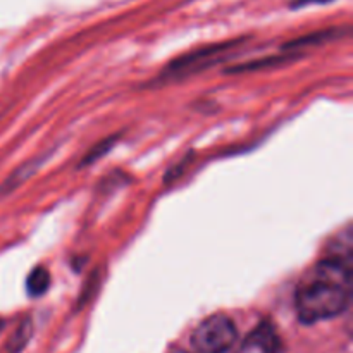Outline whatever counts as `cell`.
<instances>
[{
	"mask_svg": "<svg viewBox=\"0 0 353 353\" xmlns=\"http://www.w3.org/2000/svg\"><path fill=\"white\" fill-rule=\"evenodd\" d=\"M172 353H186V352H183V350H176V352H172Z\"/></svg>",
	"mask_w": 353,
	"mask_h": 353,
	"instance_id": "cell-6",
	"label": "cell"
},
{
	"mask_svg": "<svg viewBox=\"0 0 353 353\" xmlns=\"http://www.w3.org/2000/svg\"><path fill=\"white\" fill-rule=\"evenodd\" d=\"M238 338L233 321L223 314L207 317L192 334V345L199 353H226Z\"/></svg>",
	"mask_w": 353,
	"mask_h": 353,
	"instance_id": "cell-2",
	"label": "cell"
},
{
	"mask_svg": "<svg viewBox=\"0 0 353 353\" xmlns=\"http://www.w3.org/2000/svg\"><path fill=\"white\" fill-rule=\"evenodd\" d=\"M50 286V276L43 268H37L28 276L26 290L31 296H41Z\"/></svg>",
	"mask_w": 353,
	"mask_h": 353,
	"instance_id": "cell-4",
	"label": "cell"
},
{
	"mask_svg": "<svg viewBox=\"0 0 353 353\" xmlns=\"http://www.w3.org/2000/svg\"><path fill=\"white\" fill-rule=\"evenodd\" d=\"M300 2V6H302V3H309V2H312V0H299ZM319 2H326V0H319Z\"/></svg>",
	"mask_w": 353,
	"mask_h": 353,
	"instance_id": "cell-5",
	"label": "cell"
},
{
	"mask_svg": "<svg viewBox=\"0 0 353 353\" xmlns=\"http://www.w3.org/2000/svg\"><path fill=\"white\" fill-rule=\"evenodd\" d=\"M350 265L341 259H326L302 278L295 293L296 316L303 324L333 319L350 303Z\"/></svg>",
	"mask_w": 353,
	"mask_h": 353,
	"instance_id": "cell-1",
	"label": "cell"
},
{
	"mask_svg": "<svg viewBox=\"0 0 353 353\" xmlns=\"http://www.w3.org/2000/svg\"><path fill=\"white\" fill-rule=\"evenodd\" d=\"M245 350H255L259 353H281V340L271 324L264 323L247 338Z\"/></svg>",
	"mask_w": 353,
	"mask_h": 353,
	"instance_id": "cell-3",
	"label": "cell"
}]
</instances>
